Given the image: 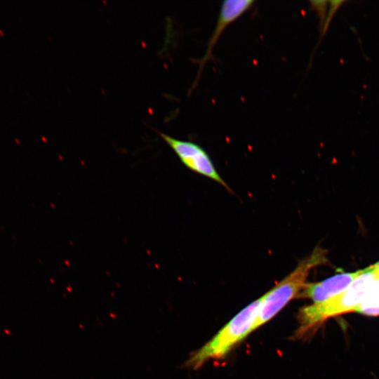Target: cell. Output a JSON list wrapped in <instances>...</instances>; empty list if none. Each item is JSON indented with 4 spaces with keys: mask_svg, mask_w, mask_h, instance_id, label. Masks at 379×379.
I'll list each match as a JSON object with an SVG mask.
<instances>
[{
    "mask_svg": "<svg viewBox=\"0 0 379 379\" xmlns=\"http://www.w3.org/2000/svg\"><path fill=\"white\" fill-rule=\"evenodd\" d=\"M310 3H311V6L312 8L315 10L318 13V17L319 18L320 22H321L320 29L321 31L324 27V22H325L326 18V10H327L328 4H329V1H310Z\"/></svg>",
    "mask_w": 379,
    "mask_h": 379,
    "instance_id": "8",
    "label": "cell"
},
{
    "mask_svg": "<svg viewBox=\"0 0 379 379\" xmlns=\"http://www.w3.org/2000/svg\"><path fill=\"white\" fill-rule=\"evenodd\" d=\"M159 135L187 168L217 182L230 192L232 191L217 171L208 154L199 145L192 141L180 140L161 132Z\"/></svg>",
    "mask_w": 379,
    "mask_h": 379,
    "instance_id": "4",
    "label": "cell"
},
{
    "mask_svg": "<svg viewBox=\"0 0 379 379\" xmlns=\"http://www.w3.org/2000/svg\"><path fill=\"white\" fill-rule=\"evenodd\" d=\"M260 298L244 308L208 342L190 355L185 366L197 369L211 359H221L255 330Z\"/></svg>",
    "mask_w": 379,
    "mask_h": 379,
    "instance_id": "3",
    "label": "cell"
},
{
    "mask_svg": "<svg viewBox=\"0 0 379 379\" xmlns=\"http://www.w3.org/2000/svg\"><path fill=\"white\" fill-rule=\"evenodd\" d=\"M345 1H329V8L328 13L326 15V18L324 25V27L321 31V36L324 35L326 31L328 30L330 22L331 21L335 11L340 8V6L345 3Z\"/></svg>",
    "mask_w": 379,
    "mask_h": 379,
    "instance_id": "9",
    "label": "cell"
},
{
    "mask_svg": "<svg viewBox=\"0 0 379 379\" xmlns=\"http://www.w3.org/2000/svg\"><path fill=\"white\" fill-rule=\"evenodd\" d=\"M356 312L366 315H379V280L369 289Z\"/></svg>",
    "mask_w": 379,
    "mask_h": 379,
    "instance_id": "7",
    "label": "cell"
},
{
    "mask_svg": "<svg viewBox=\"0 0 379 379\" xmlns=\"http://www.w3.org/2000/svg\"><path fill=\"white\" fill-rule=\"evenodd\" d=\"M377 280H379V277L371 265L366 267L365 272L343 292L323 302L302 307L298 314L299 326L294 337H304L312 329L317 328L331 317L356 312Z\"/></svg>",
    "mask_w": 379,
    "mask_h": 379,
    "instance_id": "1",
    "label": "cell"
},
{
    "mask_svg": "<svg viewBox=\"0 0 379 379\" xmlns=\"http://www.w3.org/2000/svg\"><path fill=\"white\" fill-rule=\"evenodd\" d=\"M375 264L378 267V270H379V261H378V262H375Z\"/></svg>",
    "mask_w": 379,
    "mask_h": 379,
    "instance_id": "10",
    "label": "cell"
},
{
    "mask_svg": "<svg viewBox=\"0 0 379 379\" xmlns=\"http://www.w3.org/2000/svg\"><path fill=\"white\" fill-rule=\"evenodd\" d=\"M364 272L365 268L339 273L321 281L307 283L298 297L310 299L313 303L323 302L345 291Z\"/></svg>",
    "mask_w": 379,
    "mask_h": 379,
    "instance_id": "6",
    "label": "cell"
},
{
    "mask_svg": "<svg viewBox=\"0 0 379 379\" xmlns=\"http://www.w3.org/2000/svg\"><path fill=\"white\" fill-rule=\"evenodd\" d=\"M327 251L317 246L302 259L295 268L272 289L260 297L255 329L274 318L292 299L298 296L307 284L309 274L314 267L328 262Z\"/></svg>",
    "mask_w": 379,
    "mask_h": 379,
    "instance_id": "2",
    "label": "cell"
},
{
    "mask_svg": "<svg viewBox=\"0 0 379 379\" xmlns=\"http://www.w3.org/2000/svg\"><path fill=\"white\" fill-rule=\"evenodd\" d=\"M255 3L253 0H226L222 2L215 29L207 44L206 53L199 60V72L194 87L199 81L204 66L211 59L213 50L224 31L251 9Z\"/></svg>",
    "mask_w": 379,
    "mask_h": 379,
    "instance_id": "5",
    "label": "cell"
}]
</instances>
